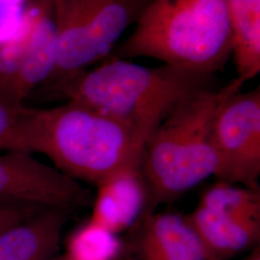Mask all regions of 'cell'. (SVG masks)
<instances>
[{
    "instance_id": "cell-10",
    "label": "cell",
    "mask_w": 260,
    "mask_h": 260,
    "mask_svg": "<svg viewBox=\"0 0 260 260\" xmlns=\"http://www.w3.org/2000/svg\"><path fill=\"white\" fill-rule=\"evenodd\" d=\"M136 224L134 260H210L182 215L144 214Z\"/></svg>"
},
{
    "instance_id": "cell-5",
    "label": "cell",
    "mask_w": 260,
    "mask_h": 260,
    "mask_svg": "<svg viewBox=\"0 0 260 260\" xmlns=\"http://www.w3.org/2000/svg\"><path fill=\"white\" fill-rule=\"evenodd\" d=\"M151 0H52L58 55L40 89L57 95L68 84L111 55Z\"/></svg>"
},
{
    "instance_id": "cell-15",
    "label": "cell",
    "mask_w": 260,
    "mask_h": 260,
    "mask_svg": "<svg viewBox=\"0 0 260 260\" xmlns=\"http://www.w3.org/2000/svg\"><path fill=\"white\" fill-rule=\"evenodd\" d=\"M199 205L215 212L260 221V191L217 181L206 189Z\"/></svg>"
},
{
    "instance_id": "cell-20",
    "label": "cell",
    "mask_w": 260,
    "mask_h": 260,
    "mask_svg": "<svg viewBox=\"0 0 260 260\" xmlns=\"http://www.w3.org/2000/svg\"><path fill=\"white\" fill-rule=\"evenodd\" d=\"M61 260H69V259H68V258H67V257H65V258H63V259H61Z\"/></svg>"
},
{
    "instance_id": "cell-12",
    "label": "cell",
    "mask_w": 260,
    "mask_h": 260,
    "mask_svg": "<svg viewBox=\"0 0 260 260\" xmlns=\"http://www.w3.org/2000/svg\"><path fill=\"white\" fill-rule=\"evenodd\" d=\"M69 211L46 209L0 233V260H50L59 249Z\"/></svg>"
},
{
    "instance_id": "cell-2",
    "label": "cell",
    "mask_w": 260,
    "mask_h": 260,
    "mask_svg": "<svg viewBox=\"0 0 260 260\" xmlns=\"http://www.w3.org/2000/svg\"><path fill=\"white\" fill-rule=\"evenodd\" d=\"M132 34L109 58H153L208 75L233 53L228 0H151Z\"/></svg>"
},
{
    "instance_id": "cell-13",
    "label": "cell",
    "mask_w": 260,
    "mask_h": 260,
    "mask_svg": "<svg viewBox=\"0 0 260 260\" xmlns=\"http://www.w3.org/2000/svg\"><path fill=\"white\" fill-rule=\"evenodd\" d=\"M237 79L244 84L260 72V0H228Z\"/></svg>"
},
{
    "instance_id": "cell-1",
    "label": "cell",
    "mask_w": 260,
    "mask_h": 260,
    "mask_svg": "<svg viewBox=\"0 0 260 260\" xmlns=\"http://www.w3.org/2000/svg\"><path fill=\"white\" fill-rule=\"evenodd\" d=\"M213 76L175 66L149 68L110 57L68 84L58 96L121 121L147 142L177 106L212 88Z\"/></svg>"
},
{
    "instance_id": "cell-9",
    "label": "cell",
    "mask_w": 260,
    "mask_h": 260,
    "mask_svg": "<svg viewBox=\"0 0 260 260\" xmlns=\"http://www.w3.org/2000/svg\"><path fill=\"white\" fill-rule=\"evenodd\" d=\"M96 186L92 222L116 234L138 223L148 202V190L140 164L121 169Z\"/></svg>"
},
{
    "instance_id": "cell-16",
    "label": "cell",
    "mask_w": 260,
    "mask_h": 260,
    "mask_svg": "<svg viewBox=\"0 0 260 260\" xmlns=\"http://www.w3.org/2000/svg\"><path fill=\"white\" fill-rule=\"evenodd\" d=\"M35 109L0 102V151L35 153Z\"/></svg>"
},
{
    "instance_id": "cell-8",
    "label": "cell",
    "mask_w": 260,
    "mask_h": 260,
    "mask_svg": "<svg viewBox=\"0 0 260 260\" xmlns=\"http://www.w3.org/2000/svg\"><path fill=\"white\" fill-rule=\"evenodd\" d=\"M92 193L32 153H0V202L72 210L93 205Z\"/></svg>"
},
{
    "instance_id": "cell-11",
    "label": "cell",
    "mask_w": 260,
    "mask_h": 260,
    "mask_svg": "<svg viewBox=\"0 0 260 260\" xmlns=\"http://www.w3.org/2000/svg\"><path fill=\"white\" fill-rule=\"evenodd\" d=\"M210 260H228L258 245L260 221L215 212L198 205L184 216Z\"/></svg>"
},
{
    "instance_id": "cell-7",
    "label": "cell",
    "mask_w": 260,
    "mask_h": 260,
    "mask_svg": "<svg viewBox=\"0 0 260 260\" xmlns=\"http://www.w3.org/2000/svg\"><path fill=\"white\" fill-rule=\"evenodd\" d=\"M211 142L219 181L258 189L260 176V89L238 91L220 104Z\"/></svg>"
},
{
    "instance_id": "cell-19",
    "label": "cell",
    "mask_w": 260,
    "mask_h": 260,
    "mask_svg": "<svg viewBox=\"0 0 260 260\" xmlns=\"http://www.w3.org/2000/svg\"><path fill=\"white\" fill-rule=\"evenodd\" d=\"M0 1L6 2V3H9V4H13V5L24 6L30 0H0Z\"/></svg>"
},
{
    "instance_id": "cell-18",
    "label": "cell",
    "mask_w": 260,
    "mask_h": 260,
    "mask_svg": "<svg viewBox=\"0 0 260 260\" xmlns=\"http://www.w3.org/2000/svg\"><path fill=\"white\" fill-rule=\"evenodd\" d=\"M244 260H260L259 246L257 245L256 247L251 249V252L249 253V255L246 256V258Z\"/></svg>"
},
{
    "instance_id": "cell-3",
    "label": "cell",
    "mask_w": 260,
    "mask_h": 260,
    "mask_svg": "<svg viewBox=\"0 0 260 260\" xmlns=\"http://www.w3.org/2000/svg\"><path fill=\"white\" fill-rule=\"evenodd\" d=\"M237 78L222 88H209L187 100L150 134L143 149L141 172L148 190L144 214L173 201L208 177L217 160L211 142L214 116L232 93L241 91ZM143 214V215H144Z\"/></svg>"
},
{
    "instance_id": "cell-6",
    "label": "cell",
    "mask_w": 260,
    "mask_h": 260,
    "mask_svg": "<svg viewBox=\"0 0 260 260\" xmlns=\"http://www.w3.org/2000/svg\"><path fill=\"white\" fill-rule=\"evenodd\" d=\"M57 55L52 0H30L17 31L0 43V102L25 105L53 74Z\"/></svg>"
},
{
    "instance_id": "cell-17",
    "label": "cell",
    "mask_w": 260,
    "mask_h": 260,
    "mask_svg": "<svg viewBox=\"0 0 260 260\" xmlns=\"http://www.w3.org/2000/svg\"><path fill=\"white\" fill-rule=\"evenodd\" d=\"M46 210L36 205L0 202V233Z\"/></svg>"
},
{
    "instance_id": "cell-14",
    "label": "cell",
    "mask_w": 260,
    "mask_h": 260,
    "mask_svg": "<svg viewBox=\"0 0 260 260\" xmlns=\"http://www.w3.org/2000/svg\"><path fill=\"white\" fill-rule=\"evenodd\" d=\"M122 249L119 234L89 220L69 237L66 257L69 260H119Z\"/></svg>"
},
{
    "instance_id": "cell-4",
    "label": "cell",
    "mask_w": 260,
    "mask_h": 260,
    "mask_svg": "<svg viewBox=\"0 0 260 260\" xmlns=\"http://www.w3.org/2000/svg\"><path fill=\"white\" fill-rule=\"evenodd\" d=\"M145 140L127 124L74 102L35 110V149L75 180L100 184L141 164Z\"/></svg>"
}]
</instances>
